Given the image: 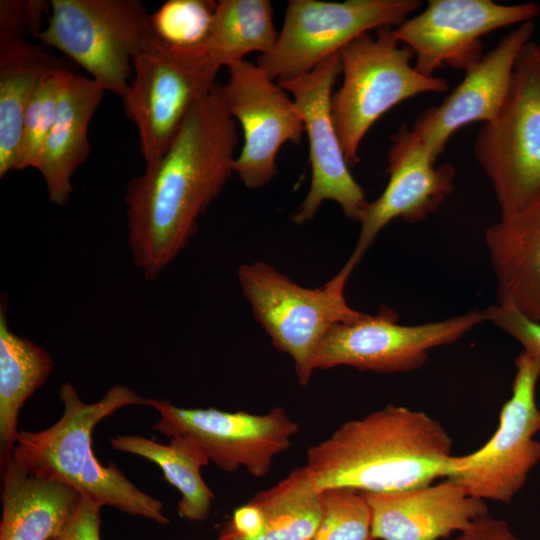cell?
<instances>
[{
    "label": "cell",
    "mask_w": 540,
    "mask_h": 540,
    "mask_svg": "<svg viewBox=\"0 0 540 540\" xmlns=\"http://www.w3.org/2000/svg\"><path fill=\"white\" fill-rule=\"evenodd\" d=\"M50 12L46 0L0 1V47L27 42L44 28V14Z\"/></svg>",
    "instance_id": "cell-30"
},
{
    "label": "cell",
    "mask_w": 540,
    "mask_h": 540,
    "mask_svg": "<svg viewBox=\"0 0 540 540\" xmlns=\"http://www.w3.org/2000/svg\"><path fill=\"white\" fill-rule=\"evenodd\" d=\"M534 21L518 25L481 59L468 67L463 80L437 106L424 111L410 128L412 135L437 160L450 137L473 122L492 121L510 89L513 71L524 46L532 40Z\"/></svg>",
    "instance_id": "cell-17"
},
{
    "label": "cell",
    "mask_w": 540,
    "mask_h": 540,
    "mask_svg": "<svg viewBox=\"0 0 540 540\" xmlns=\"http://www.w3.org/2000/svg\"><path fill=\"white\" fill-rule=\"evenodd\" d=\"M340 73V52H337L308 73L277 81L293 95L309 143L311 183L292 215L296 224L311 221L327 200L336 202L349 219L360 223L368 203L363 187L349 170L331 117L332 88Z\"/></svg>",
    "instance_id": "cell-13"
},
{
    "label": "cell",
    "mask_w": 540,
    "mask_h": 540,
    "mask_svg": "<svg viewBox=\"0 0 540 540\" xmlns=\"http://www.w3.org/2000/svg\"><path fill=\"white\" fill-rule=\"evenodd\" d=\"M109 443L117 451L145 458L159 466L164 480L181 495L177 506L181 518L194 522L207 518L214 493L200 471L210 460L197 443L187 437L173 436L165 445L140 435H116L109 438Z\"/></svg>",
    "instance_id": "cell-25"
},
{
    "label": "cell",
    "mask_w": 540,
    "mask_h": 540,
    "mask_svg": "<svg viewBox=\"0 0 540 540\" xmlns=\"http://www.w3.org/2000/svg\"><path fill=\"white\" fill-rule=\"evenodd\" d=\"M64 61L28 42L0 47V178L18 171L24 116L37 87Z\"/></svg>",
    "instance_id": "cell-23"
},
{
    "label": "cell",
    "mask_w": 540,
    "mask_h": 540,
    "mask_svg": "<svg viewBox=\"0 0 540 540\" xmlns=\"http://www.w3.org/2000/svg\"><path fill=\"white\" fill-rule=\"evenodd\" d=\"M498 303L540 322V201L504 216L484 234Z\"/></svg>",
    "instance_id": "cell-20"
},
{
    "label": "cell",
    "mask_w": 540,
    "mask_h": 540,
    "mask_svg": "<svg viewBox=\"0 0 540 540\" xmlns=\"http://www.w3.org/2000/svg\"><path fill=\"white\" fill-rule=\"evenodd\" d=\"M100 510V505L81 496L74 514L51 540H101Z\"/></svg>",
    "instance_id": "cell-32"
},
{
    "label": "cell",
    "mask_w": 540,
    "mask_h": 540,
    "mask_svg": "<svg viewBox=\"0 0 540 540\" xmlns=\"http://www.w3.org/2000/svg\"><path fill=\"white\" fill-rule=\"evenodd\" d=\"M356 266L349 258L317 288L300 286L263 261L244 263L238 269V281L254 318L274 347L292 358L302 386L311 380L315 355L328 331L364 314L351 308L344 294Z\"/></svg>",
    "instance_id": "cell-5"
},
{
    "label": "cell",
    "mask_w": 540,
    "mask_h": 540,
    "mask_svg": "<svg viewBox=\"0 0 540 540\" xmlns=\"http://www.w3.org/2000/svg\"><path fill=\"white\" fill-rule=\"evenodd\" d=\"M227 70L222 94L244 137L234 173L248 189H259L277 176L276 157L282 145L301 141L304 123L287 91L257 64L244 60Z\"/></svg>",
    "instance_id": "cell-14"
},
{
    "label": "cell",
    "mask_w": 540,
    "mask_h": 540,
    "mask_svg": "<svg viewBox=\"0 0 540 540\" xmlns=\"http://www.w3.org/2000/svg\"><path fill=\"white\" fill-rule=\"evenodd\" d=\"M535 3L500 4L492 0H430L426 8L393 28L409 47L415 68L427 76L448 65L465 71L482 58L481 38L500 28L534 21Z\"/></svg>",
    "instance_id": "cell-15"
},
{
    "label": "cell",
    "mask_w": 540,
    "mask_h": 540,
    "mask_svg": "<svg viewBox=\"0 0 540 540\" xmlns=\"http://www.w3.org/2000/svg\"><path fill=\"white\" fill-rule=\"evenodd\" d=\"M323 518L312 540H374L371 512L361 492L347 488L322 491Z\"/></svg>",
    "instance_id": "cell-29"
},
{
    "label": "cell",
    "mask_w": 540,
    "mask_h": 540,
    "mask_svg": "<svg viewBox=\"0 0 540 540\" xmlns=\"http://www.w3.org/2000/svg\"><path fill=\"white\" fill-rule=\"evenodd\" d=\"M453 540H469L468 536L465 533L458 534Z\"/></svg>",
    "instance_id": "cell-34"
},
{
    "label": "cell",
    "mask_w": 540,
    "mask_h": 540,
    "mask_svg": "<svg viewBox=\"0 0 540 540\" xmlns=\"http://www.w3.org/2000/svg\"><path fill=\"white\" fill-rule=\"evenodd\" d=\"M216 2L211 0H169L151 14L153 33L178 47L205 42L211 27Z\"/></svg>",
    "instance_id": "cell-28"
},
{
    "label": "cell",
    "mask_w": 540,
    "mask_h": 540,
    "mask_svg": "<svg viewBox=\"0 0 540 540\" xmlns=\"http://www.w3.org/2000/svg\"><path fill=\"white\" fill-rule=\"evenodd\" d=\"M452 445V437L436 418L388 404L344 422L310 446L303 466L319 491L396 492L446 478Z\"/></svg>",
    "instance_id": "cell-2"
},
{
    "label": "cell",
    "mask_w": 540,
    "mask_h": 540,
    "mask_svg": "<svg viewBox=\"0 0 540 540\" xmlns=\"http://www.w3.org/2000/svg\"><path fill=\"white\" fill-rule=\"evenodd\" d=\"M474 155L489 178L500 216L540 201V45L530 40L516 61L507 98L479 130Z\"/></svg>",
    "instance_id": "cell-6"
},
{
    "label": "cell",
    "mask_w": 540,
    "mask_h": 540,
    "mask_svg": "<svg viewBox=\"0 0 540 540\" xmlns=\"http://www.w3.org/2000/svg\"><path fill=\"white\" fill-rule=\"evenodd\" d=\"M132 65L123 109L137 127L147 165L166 152L192 107L216 86L220 68L207 55L204 43L173 46L153 32Z\"/></svg>",
    "instance_id": "cell-7"
},
{
    "label": "cell",
    "mask_w": 540,
    "mask_h": 540,
    "mask_svg": "<svg viewBox=\"0 0 540 540\" xmlns=\"http://www.w3.org/2000/svg\"><path fill=\"white\" fill-rule=\"evenodd\" d=\"M391 140L386 169L389 179L381 195L365 208L350 256L356 264L389 223L397 218L408 223L424 220L455 188V168L450 164L436 166L437 160L409 127L402 125Z\"/></svg>",
    "instance_id": "cell-16"
},
{
    "label": "cell",
    "mask_w": 540,
    "mask_h": 540,
    "mask_svg": "<svg viewBox=\"0 0 540 540\" xmlns=\"http://www.w3.org/2000/svg\"><path fill=\"white\" fill-rule=\"evenodd\" d=\"M159 413L154 431L193 440L219 469L233 473L244 467L256 478L266 476L276 455L288 450L299 425L282 407L264 414L228 412L213 407L182 408L168 400L146 398Z\"/></svg>",
    "instance_id": "cell-12"
},
{
    "label": "cell",
    "mask_w": 540,
    "mask_h": 540,
    "mask_svg": "<svg viewBox=\"0 0 540 540\" xmlns=\"http://www.w3.org/2000/svg\"><path fill=\"white\" fill-rule=\"evenodd\" d=\"M396 313L380 309L376 315L333 326L314 358V369L349 366L390 374L424 366L431 349L452 344L486 322L484 310L415 325L397 322Z\"/></svg>",
    "instance_id": "cell-11"
},
{
    "label": "cell",
    "mask_w": 540,
    "mask_h": 540,
    "mask_svg": "<svg viewBox=\"0 0 540 540\" xmlns=\"http://www.w3.org/2000/svg\"><path fill=\"white\" fill-rule=\"evenodd\" d=\"M421 5L419 0H290L275 46L256 64L272 80L293 79L362 34L399 26Z\"/></svg>",
    "instance_id": "cell-10"
},
{
    "label": "cell",
    "mask_w": 540,
    "mask_h": 540,
    "mask_svg": "<svg viewBox=\"0 0 540 540\" xmlns=\"http://www.w3.org/2000/svg\"><path fill=\"white\" fill-rule=\"evenodd\" d=\"M413 58L392 27L364 33L340 50L343 80L330 109L349 167L359 163L361 141L384 113L418 94L448 90L446 79L422 74Z\"/></svg>",
    "instance_id": "cell-4"
},
{
    "label": "cell",
    "mask_w": 540,
    "mask_h": 540,
    "mask_svg": "<svg viewBox=\"0 0 540 540\" xmlns=\"http://www.w3.org/2000/svg\"><path fill=\"white\" fill-rule=\"evenodd\" d=\"M59 398L64 406L59 420L40 431L19 430L12 456L29 473L69 485L101 507L168 525L162 501L140 490L114 463L103 465L93 452L95 426L123 407L146 405V398L115 384L100 400L86 403L70 382L61 385Z\"/></svg>",
    "instance_id": "cell-3"
},
{
    "label": "cell",
    "mask_w": 540,
    "mask_h": 540,
    "mask_svg": "<svg viewBox=\"0 0 540 540\" xmlns=\"http://www.w3.org/2000/svg\"><path fill=\"white\" fill-rule=\"evenodd\" d=\"M75 74L69 66L59 68L45 77L34 92L24 116L18 170L35 167L62 95Z\"/></svg>",
    "instance_id": "cell-27"
},
{
    "label": "cell",
    "mask_w": 540,
    "mask_h": 540,
    "mask_svg": "<svg viewBox=\"0 0 540 540\" xmlns=\"http://www.w3.org/2000/svg\"><path fill=\"white\" fill-rule=\"evenodd\" d=\"M463 533L469 540H523L510 529L505 520L489 514L476 519Z\"/></svg>",
    "instance_id": "cell-33"
},
{
    "label": "cell",
    "mask_w": 540,
    "mask_h": 540,
    "mask_svg": "<svg viewBox=\"0 0 540 540\" xmlns=\"http://www.w3.org/2000/svg\"><path fill=\"white\" fill-rule=\"evenodd\" d=\"M105 92L91 77L75 74L62 95L34 167L44 180L49 201L57 206L69 201L72 177L89 156V125Z\"/></svg>",
    "instance_id": "cell-21"
},
{
    "label": "cell",
    "mask_w": 540,
    "mask_h": 540,
    "mask_svg": "<svg viewBox=\"0 0 540 540\" xmlns=\"http://www.w3.org/2000/svg\"><path fill=\"white\" fill-rule=\"evenodd\" d=\"M322 518V491L301 466L237 508L217 540H312Z\"/></svg>",
    "instance_id": "cell-19"
},
{
    "label": "cell",
    "mask_w": 540,
    "mask_h": 540,
    "mask_svg": "<svg viewBox=\"0 0 540 540\" xmlns=\"http://www.w3.org/2000/svg\"><path fill=\"white\" fill-rule=\"evenodd\" d=\"M54 367L51 355L10 330L7 296L0 302V469L16 445L19 414L25 402L47 381Z\"/></svg>",
    "instance_id": "cell-24"
},
{
    "label": "cell",
    "mask_w": 540,
    "mask_h": 540,
    "mask_svg": "<svg viewBox=\"0 0 540 540\" xmlns=\"http://www.w3.org/2000/svg\"><path fill=\"white\" fill-rule=\"evenodd\" d=\"M238 135L221 85L197 102L166 152L133 178L124 202L135 266L156 280L189 245L234 173Z\"/></svg>",
    "instance_id": "cell-1"
},
{
    "label": "cell",
    "mask_w": 540,
    "mask_h": 540,
    "mask_svg": "<svg viewBox=\"0 0 540 540\" xmlns=\"http://www.w3.org/2000/svg\"><path fill=\"white\" fill-rule=\"evenodd\" d=\"M152 32L151 14L139 0H51L47 25L36 38L123 97L133 59Z\"/></svg>",
    "instance_id": "cell-8"
},
{
    "label": "cell",
    "mask_w": 540,
    "mask_h": 540,
    "mask_svg": "<svg viewBox=\"0 0 540 540\" xmlns=\"http://www.w3.org/2000/svg\"><path fill=\"white\" fill-rule=\"evenodd\" d=\"M1 475L0 540H51L81 498L69 485L29 473L13 456Z\"/></svg>",
    "instance_id": "cell-22"
},
{
    "label": "cell",
    "mask_w": 540,
    "mask_h": 540,
    "mask_svg": "<svg viewBox=\"0 0 540 540\" xmlns=\"http://www.w3.org/2000/svg\"><path fill=\"white\" fill-rule=\"evenodd\" d=\"M514 364L512 392L501 407L497 429L476 451L453 455L445 478L485 502L510 503L540 462V441L534 438L540 431V358L522 350Z\"/></svg>",
    "instance_id": "cell-9"
},
{
    "label": "cell",
    "mask_w": 540,
    "mask_h": 540,
    "mask_svg": "<svg viewBox=\"0 0 540 540\" xmlns=\"http://www.w3.org/2000/svg\"><path fill=\"white\" fill-rule=\"evenodd\" d=\"M374 540H441L489 514L485 501L445 479L408 490L362 493Z\"/></svg>",
    "instance_id": "cell-18"
},
{
    "label": "cell",
    "mask_w": 540,
    "mask_h": 540,
    "mask_svg": "<svg viewBox=\"0 0 540 540\" xmlns=\"http://www.w3.org/2000/svg\"><path fill=\"white\" fill-rule=\"evenodd\" d=\"M484 313L487 322L513 337L523 350L540 358V322L498 302L484 309Z\"/></svg>",
    "instance_id": "cell-31"
},
{
    "label": "cell",
    "mask_w": 540,
    "mask_h": 540,
    "mask_svg": "<svg viewBox=\"0 0 540 540\" xmlns=\"http://www.w3.org/2000/svg\"><path fill=\"white\" fill-rule=\"evenodd\" d=\"M273 6L269 0H221L216 3L204 48L211 61L229 67L245 60V56L270 52L278 32L273 22Z\"/></svg>",
    "instance_id": "cell-26"
}]
</instances>
